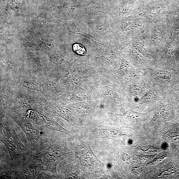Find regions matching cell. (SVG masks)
<instances>
[{
    "label": "cell",
    "instance_id": "cell-1",
    "mask_svg": "<svg viewBox=\"0 0 179 179\" xmlns=\"http://www.w3.org/2000/svg\"><path fill=\"white\" fill-rule=\"evenodd\" d=\"M70 150L62 143L52 144L47 149L32 156L42 171L57 174V165L68 157Z\"/></svg>",
    "mask_w": 179,
    "mask_h": 179
},
{
    "label": "cell",
    "instance_id": "cell-2",
    "mask_svg": "<svg viewBox=\"0 0 179 179\" xmlns=\"http://www.w3.org/2000/svg\"><path fill=\"white\" fill-rule=\"evenodd\" d=\"M1 141L7 147L13 162L27 153L28 149L17 137L14 127L7 125L1 127Z\"/></svg>",
    "mask_w": 179,
    "mask_h": 179
},
{
    "label": "cell",
    "instance_id": "cell-3",
    "mask_svg": "<svg viewBox=\"0 0 179 179\" xmlns=\"http://www.w3.org/2000/svg\"><path fill=\"white\" fill-rule=\"evenodd\" d=\"M75 158L79 159L81 164L86 168L94 167L97 164H103L94 155L88 143L83 142L77 148Z\"/></svg>",
    "mask_w": 179,
    "mask_h": 179
},
{
    "label": "cell",
    "instance_id": "cell-4",
    "mask_svg": "<svg viewBox=\"0 0 179 179\" xmlns=\"http://www.w3.org/2000/svg\"><path fill=\"white\" fill-rule=\"evenodd\" d=\"M18 124L25 133L28 140L34 145H39V143H41V140L45 141V137L47 135L44 132L40 131L35 128L31 123L23 122H19Z\"/></svg>",
    "mask_w": 179,
    "mask_h": 179
},
{
    "label": "cell",
    "instance_id": "cell-5",
    "mask_svg": "<svg viewBox=\"0 0 179 179\" xmlns=\"http://www.w3.org/2000/svg\"><path fill=\"white\" fill-rule=\"evenodd\" d=\"M168 114V110L167 106H163L161 107L158 111L156 112L153 118L149 123L150 125H153L158 122L159 120L164 118Z\"/></svg>",
    "mask_w": 179,
    "mask_h": 179
},
{
    "label": "cell",
    "instance_id": "cell-6",
    "mask_svg": "<svg viewBox=\"0 0 179 179\" xmlns=\"http://www.w3.org/2000/svg\"><path fill=\"white\" fill-rule=\"evenodd\" d=\"M152 73L154 76L158 77L161 78V79L169 80L170 79L172 76V73L169 72L164 71L150 69Z\"/></svg>",
    "mask_w": 179,
    "mask_h": 179
},
{
    "label": "cell",
    "instance_id": "cell-7",
    "mask_svg": "<svg viewBox=\"0 0 179 179\" xmlns=\"http://www.w3.org/2000/svg\"><path fill=\"white\" fill-rule=\"evenodd\" d=\"M120 68L126 73H133L135 71V69L134 68L125 60H122Z\"/></svg>",
    "mask_w": 179,
    "mask_h": 179
},
{
    "label": "cell",
    "instance_id": "cell-8",
    "mask_svg": "<svg viewBox=\"0 0 179 179\" xmlns=\"http://www.w3.org/2000/svg\"><path fill=\"white\" fill-rule=\"evenodd\" d=\"M73 50L74 51L79 55H85L86 54V51L85 48L82 45L79 44H75L73 45Z\"/></svg>",
    "mask_w": 179,
    "mask_h": 179
},
{
    "label": "cell",
    "instance_id": "cell-9",
    "mask_svg": "<svg viewBox=\"0 0 179 179\" xmlns=\"http://www.w3.org/2000/svg\"><path fill=\"white\" fill-rule=\"evenodd\" d=\"M126 115L130 119L134 120L138 119L140 116L139 113L133 111L131 110H129L126 111Z\"/></svg>",
    "mask_w": 179,
    "mask_h": 179
},
{
    "label": "cell",
    "instance_id": "cell-10",
    "mask_svg": "<svg viewBox=\"0 0 179 179\" xmlns=\"http://www.w3.org/2000/svg\"><path fill=\"white\" fill-rule=\"evenodd\" d=\"M103 132H105L110 137H117L122 135V134L118 131L115 130H107Z\"/></svg>",
    "mask_w": 179,
    "mask_h": 179
},
{
    "label": "cell",
    "instance_id": "cell-11",
    "mask_svg": "<svg viewBox=\"0 0 179 179\" xmlns=\"http://www.w3.org/2000/svg\"><path fill=\"white\" fill-rule=\"evenodd\" d=\"M154 93L150 92L145 94V95L142 97V99L143 100L145 101H150L154 100L156 97Z\"/></svg>",
    "mask_w": 179,
    "mask_h": 179
},
{
    "label": "cell",
    "instance_id": "cell-12",
    "mask_svg": "<svg viewBox=\"0 0 179 179\" xmlns=\"http://www.w3.org/2000/svg\"><path fill=\"white\" fill-rule=\"evenodd\" d=\"M132 167V170L136 174H139L142 171L141 168L136 164L133 165Z\"/></svg>",
    "mask_w": 179,
    "mask_h": 179
},
{
    "label": "cell",
    "instance_id": "cell-13",
    "mask_svg": "<svg viewBox=\"0 0 179 179\" xmlns=\"http://www.w3.org/2000/svg\"><path fill=\"white\" fill-rule=\"evenodd\" d=\"M124 160L126 162V163L127 164H129V162H130V161L131 160V157H130V156L127 155H125L124 156Z\"/></svg>",
    "mask_w": 179,
    "mask_h": 179
},
{
    "label": "cell",
    "instance_id": "cell-14",
    "mask_svg": "<svg viewBox=\"0 0 179 179\" xmlns=\"http://www.w3.org/2000/svg\"><path fill=\"white\" fill-rule=\"evenodd\" d=\"M142 88L140 87H136L134 89L135 93L137 94H139L141 91Z\"/></svg>",
    "mask_w": 179,
    "mask_h": 179
},
{
    "label": "cell",
    "instance_id": "cell-15",
    "mask_svg": "<svg viewBox=\"0 0 179 179\" xmlns=\"http://www.w3.org/2000/svg\"><path fill=\"white\" fill-rule=\"evenodd\" d=\"M172 139L175 142H179V136H174L172 137Z\"/></svg>",
    "mask_w": 179,
    "mask_h": 179
},
{
    "label": "cell",
    "instance_id": "cell-16",
    "mask_svg": "<svg viewBox=\"0 0 179 179\" xmlns=\"http://www.w3.org/2000/svg\"><path fill=\"white\" fill-rule=\"evenodd\" d=\"M178 113H179V107H178Z\"/></svg>",
    "mask_w": 179,
    "mask_h": 179
}]
</instances>
